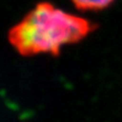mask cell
I'll return each mask as SVG.
<instances>
[{"label":"cell","instance_id":"cell-1","mask_svg":"<svg viewBox=\"0 0 122 122\" xmlns=\"http://www.w3.org/2000/svg\"><path fill=\"white\" fill-rule=\"evenodd\" d=\"M95 29L96 24L86 18L42 2L10 30L8 38L24 56L58 55L63 46L81 41Z\"/></svg>","mask_w":122,"mask_h":122},{"label":"cell","instance_id":"cell-2","mask_svg":"<svg viewBox=\"0 0 122 122\" xmlns=\"http://www.w3.org/2000/svg\"><path fill=\"white\" fill-rule=\"evenodd\" d=\"M76 8L81 10H100L111 5L114 0H71Z\"/></svg>","mask_w":122,"mask_h":122}]
</instances>
